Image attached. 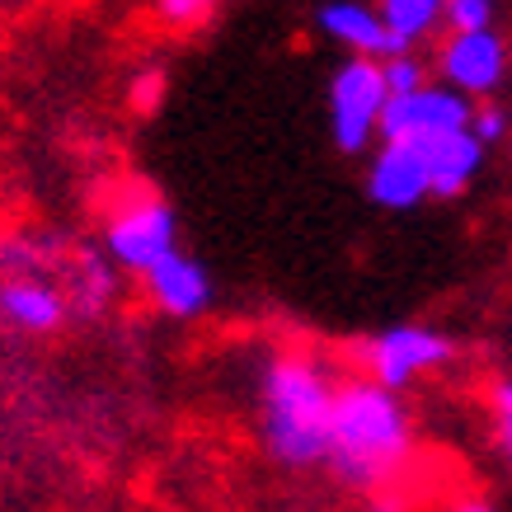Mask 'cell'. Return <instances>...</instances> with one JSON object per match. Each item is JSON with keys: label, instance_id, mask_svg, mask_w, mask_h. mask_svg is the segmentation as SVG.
Instances as JSON below:
<instances>
[{"label": "cell", "instance_id": "1", "mask_svg": "<svg viewBox=\"0 0 512 512\" xmlns=\"http://www.w3.org/2000/svg\"><path fill=\"white\" fill-rule=\"evenodd\" d=\"M414 451V419L400 395L381 390L376 381L357 376L339 381L329 409V456L325 466L353 489L381 494L395 484Z\"/></svg>", "mask_w": 512, "mask_h": 512}, {"label": "cell", "instance_id": "2", "mask_svg": "<svg viewBox=\"0 0 512 512\" xmlns=\"http://www.w3.org/2000/svg\"><path fill=\"white\" fill-rule=\"evenodd\" d=\"M334 372L311 353H282L259 381V437L282 470H315L329 456Z\"/></svg>", "mask_w": 512, "mask_h": 512}, {"label": "cell", "instance_id": "3", "mask_svg": "<svg viewBox=\"0 0 512 512\" xmlns=\"http://www.w3.org/2000/svg\"><path fill=\"white\" fill-rule=\"evenodd\" d=\"M174 249H179V217H174L170 202L151 193V188L123 198L104 217V254H109V264L127 268L137 278H146L160 259H170Z\"/></svg>", "mask_w": 512, "mask_h": 512}, {"label": "cell", "instance_id": "4", "mask_svg": "<svg viewBox=\"0 0 512 512\" xmlns=\"http://www.w3.org/2000/svg\"><path fill=\"white\" fill-rule=\"evenodd\" d=\"M381 109H386L381 66L362 62V57H348L329 76V137H334V146H339L343 156H357V151L372 146Z\"/></svg>", "mask_w": 512, "mask_h": 512}, {"label": "cell", "instance_id": "5", "mask_svg": "<svg viewBox=\"0 0 512 512\" xmlns=\"http://www.w3.org/2000/svg\"><path fill=\"white\" fill-rule=\"evenodd\" d=\"M357 357H362V367L372 372L367 381H376V386L390 390V395H400V390L414 386L423 372L447 367L451 357H456V343H451L447 334H437V329L400 325V329L376 334Z\"/></svg>", "mask_w": 512, "mask_h": 512}, {"label": "cell", "instance_id": "6", "mask_svg": "<svg viewBox=\"0 0 512 512\" xmlns=\"http://www.w3.org/2000/svg\"><path fill=\"white\" fill-rule=\"evenodd\" d=\"M470 113H475V104H470L466 94L447 90V85H423V90L404 94V99H390V94H386V109H381L376 137L423 146V141L451 137V132H466Z\"/></svg>", "mask_w": 512, "mask_h": 512}, {"label": "cell", "instance_id": "7", "mask_svg": "<svg viewBox=\"0 0 512 512\" xmlns=\"http://www.w3.org/2000/svg\"><path fill=\"white\" fill-rule=\"evenodd\" d=\"M503 71H508V43L494 29L447 33V43L437 47V76H442V85L466 94V99H484L489 90H498Z\"/></svg>", "mask_w": 512, "mask_h": 512}, {"label": "cell", "instance_id": "8", "mask_svg": "<svg viewBox=\"0 0 512 512\" xmlns=\"http://www.w3.org/2000/svg\"><path fill=\"white\" fill-rule=\"evenodd\" d=\"M141 282H146L151 306L160 315H170V320H198L212 306V273L193 254H184V249H174L170 259H160Z\"/></svg>", "mask_w": 512, "mask_h": 512}, {"label": "cell", "instance_id": "9", "mask_svg": "<svg viewBox=\"0 0 512 512\" xmlns=\"http://www.w3.org/2000/svg\"><path fill=\"white\" fill-rule=\"evenodd\" d=\"M367 193H372V202L390 207V212H409L423 198H433L428 165H423L419 146H409V141H381V151L372 156V170H367Z\"/></svg>", "mask_w": 512, "mask_h": 512}, {"label": "cell", "instance_id": "10", "mask_svg": "<svg viewBox=\"0 0 512 512\" xmlns=\"http://www.w3.org/2000/svg\"><path fill=\"white\" fill-rule=\"evenodd\" d=\"M315 24H320L325 38L353 47V57H362V62H390V57H404V52H409L404 43L390 38V29L381 24L376 10L353 5V0H329V5H320V10H315Z\"/></svg>", "mask_w": 512, "mask_h": 512}, {"label": "cell", "instance_id": "11", "mask_svg": "<svg viewBox=\"0 0 512 512\" xmlns=\"http://www.w3.org/2000/svg\"><path fill=\"white\" fill-rule=\"evenodd\" d=\"M66 315H71L66 292L43 282L38 273H15L0 282V320L19 334H52V329H62Z\"/></svg>", "mask_w": 512, "mask_h": 512}, {"label": "cell", "instance_id": "12", "mask_svg": "<svg viewBox=\"0 0 512 512\" xmlns=\"http://www.w3.org/2000/svg\"><path fill=\"white\" fill-rule=\"evenodd\" d=\"M423 165H428V188L433 198H456L466 193L470 179L480 174L484 165V146L466 132H451V137H437V141H423Z\"/></svg>", "mask_w": 512, "mask_h": 512}, {"label": "cell", "instance_id": "13", "mask_svg": "<svg viewBox=\"0 0 512 512\" xmlns=\"http://www.w3.org/2000/svg\"><path fill=\"white\" fill-rule=\"evenodd\" d=\"M376 15H381V24L390 29L395 43H404L414 52V43L433 38L437 24H442V0H386Z\"/></svg>", "mask_w": 512, "mask_h": 512}, {"label": "cell", "instance_id": "14", "mask_svg": "<svg viewBox=\"0 0 512 512\" xmlns=\"http://www.w3.org/2000/svg\"><path fill=\"white\" fill-rule=\"evenodd\" d=\"M376 66H381V85H386L390 99H404V94H414L428 85V66H423L414 52L390 57V62H376Z\"/></svg>", "mask_w": 512, "mask_h": 512}, {"label": "cell", "instance_id": "15", "mask_svg": "<svg viewBox=\"0 0 512 512\" xmlns=\"http://www.w3.org/2000/svg\"><path fill=\"white\" fill-rule=\"evenodd\" d=\"M442 19L451 24V33H480L494 29V5L489 0H451L442 5Z\"/></svg>", "mask_w": 512, "mask_h": 512}, {"label": "cell", "instance_id": "16", "mask_svg": "<svg viewBox=\"0 0 512 512\" xmlns=\"http://www.w3.org/2000/svg\"><path fill=\"white\" fill-rule=\"evenodd\" d=\"M156 19L165 29H202L212 19V5L207 0H160Z\"/></svg>", "mask_w": 512, "mask_h": 512}, {"label": "cell", "instance_id": "17", "mask_svg": "<svg viewBox=\"0 0 512 512\" xmlns=\"http://www.w3.org/2000/svg\"><path fill=\"white\" fill-rule=\"evenodd\" d=\"M160 99H165V71H160V66L137 71V76H132V90H127V104L137 113H156Z\"/></svg>", "mask_w": 512, "mask_h": 512}, {"label": "cell", "instance_id": "18", "mask_svg": "<svg viewBox=\"0 0 512 512\" xmlns=\"http://www.w3.org/2000/svg\"><path fill=\"white\" fill-rule=\"evenodd\" d=\"M470 137L480 141V146L503 141L508 137V113L498 109V104H475V113H470Z\"/></svg>", "mask_w": 512, "mask_h": 512}, {"label": "cell", "instance_id": "19", "mask_svg": "<svg viewBox=\"0 0 512 512\" xmlns=\"http://www.w3.org/2000/svg\"><path fill=\"white\" fill-rule=\"evenodd\" d=\"M494 409H498V423H512V381L494 386Z\"/></svg>", "mask_w": 512, "mask_h": 512}, {"label": "cell", "instance_id": "20", "mask_svg": "<svg viewBox=\"0 0 512 512\" xmlns=\"http://www.w3.org/2000/svg\"><path fill=\"white\" fill-rule=\"evenodd\" d=\"M372 512H400V498L390 494V489H381V494L372 498Z\"/></svg>", "mask_w": 512, "mask_h": 512}, {"label": "cell", "instance_id": "21", "mask_svg": "<svg viewBox=\"0 0 512 512\" xmlns=\"http://www.w3.org/2000/svg\"><path fill=\"white\" fill-rule=\"evenodd\" d=\"M451 512H494V503H484V498H461Z\"/></svg>", "mask_w": 512, "mask_h": 512}, {"label": "cell", "instance_id": "22", "mask_svg": "<svg viewBox=\"0 0 512 512\" xmlns=\"http://www.w3.org/2000/svg\"><path fill=\"white\" fill-rule=\"evenodd\" d=\"M498 433H503V456H508V466H512V423H498Z\"/></svg>", "mask_w": 512, "mask_h": 512}]
</instances>
